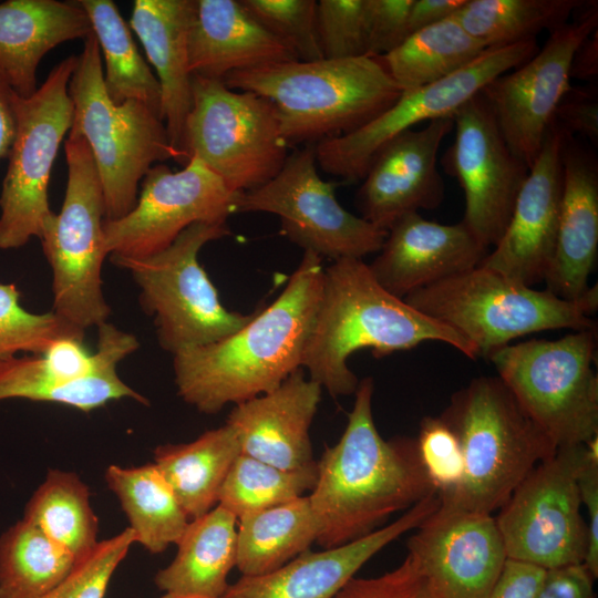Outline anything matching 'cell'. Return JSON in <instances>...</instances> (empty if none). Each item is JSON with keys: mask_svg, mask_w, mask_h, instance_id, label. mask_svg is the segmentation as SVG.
Returning a JSON list of instances; mask_svg holds the SVG:
<instances>
[{"mask_svg": "<svg viewBox=\"0 0 598 598\" xmlns=\"http://www.w3.org/2000/svg\"><path fill=\"white\" fill-rule=\"evenodd\" d=\"M322 258L305 251L282 292L226 338L173 355L178 395L204 414L277 388L301 368L317 311Z\"/></svg>", "mask_w": 598, "mask_h": 598, "instance_id": "cell-1", "label": "cell"}, {"mask_svg": "<svg viewBox=\"0 0 598 598\" xmlns=\"http://www.w3.org/2000/svg\"><path fill=\"white\" fill-rule=\"evenodd\" d=\"M340 440L326 446L308 495L322 548L363 537L390 515L437 493L420 461L415 439L384 440L373 413V380H361Z\"/></svg>", "mask_w": 598, "mask_h": 598, "instance_id": "cell-2", "label": "cell"}, {"mask_svg": "<svg viewBox=\"0 0 598 598\" xmlns=\"http://www.w3.org/2000/svg\"><path fill=\"white\" fill-rule=\"evenodd\" d=\"M425 341L446 343L472 360L480 357L456 330L388 292L362 259H340L323 269L301 368L331 396L350 395L359 384L347 363L352 353L369 348L382 358Z\"/></svg>", "mask_w": 598, "mask_h": 598, "instance_id": "cell-3", "label": "cell"}, {"mask_svg": "<svg viewBox=\"0 0 598 598\" xmlns=\"http://www.w3.org/2000/svg\"><path fill=\"white\" fill-rule=\"evenodd\" d=\"M223 82L268 100L289 147L351 133L402 93L380 59L371 56L271 63L231 72Z\"/></svg>", "mask_w": 598, "mask_h": 598, "instance_id": "cell-4", "label": "cell"}, {"mask_svg": "<svg viewBox=\"0 0 598 598\" xmlns=\"http://www.w3.org/2000/svg\"><path fill=\"white\" fill-rule=\"evenodd\" d=\"M440 416L456 434L464 463L458 486L439 495L444 506L492 515L557 451L498 377L473 379Z\"/></svg>", "mask_w": 598, "mask_h": 598, "instance_id": "cell-5", "label": "cell"}, {"mask_svg": "<svg viewBox=\"0 0 598 598\" xmlns=\"http://www.w3.org/2000/svg\"><path fill=\"white\" fill-rule=\"evenodd\" d=\"M597 287L579 301L536 290L477 266L421 288L404 301L461 333L485 357L519 337L554 329H595Z\"/></svg>", "mask_w": 598, "mask_h": 598, "instance_id": "cell-6", "label": "cell"}, {"mask_svg": "<svg viewBox=\"0 0 598 598\" xmlns=\"http://www.w3.org/2000/svg\"><path fill=\"white\" fill-rule=\"evenodd\" d=\"M69 94L73 103L70 134L89 145L103 188L105 219L122 218L136 205L138 185L148 169L169 158L176 161L165 123L138 101L115 104L109 97L93 33L78 55Z\"/></svg>", "mask_w": 598, "mask_h": 598, "instance_id": "cell-7", "label": "cell"}, {"mask_svg": "<svg viewBox=\"0 0 598 598\" xmlns=\"http://www.w3.org/2000/svg\"><path fill=\"white\" fill-rule=\"evenodd\" d=\"M596 328L556 340L509 343L485 355L497 377L556 447L598 436Z\"/></svg>", "mask_w": 598, "mask_h": 598, "instance_id": "cell-8", "label": "cell"}, {"mask_svg": "<svg viewBox=\"0 0 598 598\" xmlns=\"http://www.w3.org/2000/svg\"><path fill=\"white\" fill-rule=\"evenodd\" d=\"M226 223H195L157 254L134 258L110 255L140 288L142 309L153 318L159 346L173 355L226 338L256 315L229 311L198 261L209 241L229 236Z\"/></svg>", "mask_w": 598, "mask_h": 598, "instance_id": "cell-9", "label": "cell"}, {"mask_svg": "<svg viewBox=\"0 0 598 598\" xmlns=\"http://www.w3.org/2000/svg\"><path fill=\"white\" fill-rule=\"evenodd\" d=\"M68 182L59 214L45 223L40 238L52 270L53 312L85 331L107 321L102 267L105 199L89 145L79 135L65 142Z\"/></svg>", "mask_w": 598, "mask_h": 598, "instance_id": "cell-10", "label": "cell"}, {"mask_svg": "<svg viewBox=\"0 0 598 598\" xmlns=\"http://www.w3.org/2000/svg\"><path fill=\"white\" fill-rule=\"evenodd\" d=\"M192 94L184 130L186 163L198 158L235 193L255 189L280 172L289 146L268 100L196 75Z\"/></svg>", "mask_w": 598, "mask_h": 598, "instance_id": "cell-11", "label": "cell"}, {"mask_svg": "<svg viewBox=\"0 0 598 598\" xmlns=\"http://www.w3.org/2000/svg\"><path fill=\"white\" fill-rule=\"evenodd\" d=\"M78 63L70 55L58 63L35 93L17 96V131L0 194V249L41 238L54 214L49 183L61 142L73 123L69 82Z\"/></svg>", "mask_w": 598, "mask_h": 598, "instance_id": "cell-12", "label": "cell"}, {"mask_svg": "<svg viewBox=\"0 0 598 598\" xmlns=\"http://www.w3.org/2000/svg\"><path fill=\"white\" fill-rule=\"evenodd\" d=\"M586 444L558 447L515 488L495 517L508 559L546 570L582 564L588 527L578 475Z\"/></svg>", "mask_w": 598, "mask_h": 598, "instance_id": "cell-13", "label": "cell"}, {"mask_svg": "<svg viewBox=\"0 0 598 598\" xmlns=\"http://www.w3.org/2000/svg\"><path fill=\"white\" fill-rule=\"evenodd\" d=\"M317 166L315 144L296 150L274 178L239 194L235 214H274L291 243L333 261L378 252L388 231L343 208Z\"/></svg>", "mask_w": 598, "mask_h": 598, "instance_id": "cell-14", "label": "cell"}, {"mask_svg": "<svg viewBox=\"0 0 598 598\" xmlns=\"http://www.w3.org/2000/svg\"><path fill=\"white\" fill-rule=\"evenodd\" d=\"M538 51L536 40L487 48L452 75L419 89L403 91L383 113L360 128L315 144L318 166L326 173L359 181L377 152L420 123L453 117L495 78L527 61Z\"/></svg>", "mask_w": 598, "mask_h": 598, "instance_id": "cell-15", "label": "cell"}, {"mask_svg": "<svg viewBox=\"0 0 598 598\" xmlns=\"http://www.w3.org/2000/svg\"><path fill=\"white\" fill-rule=\"evenodd\" d=\"M138 347L134 334L107 321L97 327L94 353L86 349L84 338H59L43 353L14 357L0 369V401L53 402L85 413L121 399L147 405V399L116 371Z\"/></svg>", "mask_w": 598, "mask_h": 598, "instance_id": "cell-16", "label": "cell"}, {"mask_svg": "<svg viewBox=\"0 0 598 598\" xmlns=\"http://www.w3.org/2000/svg\"><path fill=\"white\" fill-rule=\"evenodd\" d=\"M598 4L551 31L544 47L480 92L511 151L528 168L542 151L556 110L569 91L570 68L579 45L597 30Z\"/></svg>", "mask_w": 598, "mask_h": 598, "instance_id": "cell-17", "label": "cell"}, {"mask_svg": "<svg viewBox=\"0 0 598 598\" xmlns=\"http://www.w3.org/2000/svg\"><path fill=\"white\" fill-rule=\"evenodd\" d=\"M141 183L134 208L122 218L104 219L107 256L147 257L167 248L195 223H226L240 194L196 157L181 171L155 164Z\"/></svg>", "mask_w": 598, "mask_h": 598, "instance_id": "cell-18", "label": "cell"}, {"mask_svg": "<svg viewBox=\"0 0 598 598\" xmlns=\"http://www.w3.org/2000/svg\"><path fill=\"white\" fill-rule=\"evenodd\" d=\"M453 123L441 163L464 192L462 223L488 249L503 236L529 168L508 147L481 94L454 113Z\"/></svg>", "mask_w": 598, "mask_h": 598, "instance_id": "cell-19", "label": "cell"}, {"mask_svg": "<svg viewBox=\"0 0 598 598\" xmlns=\"http://www.w3.org/2000/svg\"><path fill=\"white\" fill-rule=\"evenodd\" d=\"M408 540L432 598H488L507 560L495 517L440 506Z\"/></svg>", "mask_w": 598, "mask_h": 598, "instance_id": "cell-20", "label": "cell"}, {"mask_svg": "<svg viewBox=\"0 0 598 598\" xmlns=\"http://www.w3.org/2000/svg\"><path fill=\"white\" fill-rule=\"evenodd\" d=\"M565 132L553 122L517 195L506 229L480 266L533 287L549 271L558 234Z\"/></svg>", "mask_w": 598, "mask_h": 598, "instance_id": "cell-21", "label": "cell"}, {"mask_svg": "<svg viewBox=\"0 0 598 598\" xmlns=\"http://www.w3.org/2000/svg\"><path fill=\"white\" fill-rule=\"evenodd\" d=\"M453 126V117L437 118L383 145L373 156L355 196L360 217L388 231L404 215L439 207L445 188L437 156Z\"/></svg>", "mask_w": 598, "mask_h": 598, "instance_id": "cell-22", "label": "cell"}, {"mask_svg": "<svg viewBox=\"0 0 598 598\" xmlns=\"http://www.w3.org/2000/svg\"><path fill=\"white\" fill-rule=\"evenodd\" d=\"M439 506V494H432L363 537L319 551L308 549L265 575L241 576L223 598H333L372 556L419 527Z\"/></svg>", "mask_w": 598, "mask_h": 598, "instance_id": "cell-23", "label": "cell"}, {"mask_svg": "<svg viewBox=\"0 0 598 598\" xmlns=\"http://www.w3.org/2000/svg\"><path fill=\"white\" fill-rule=\"evenodd\" d=\"M487 250L462 221L440 224L411 213L391 226L378 256L368 266L381 287L404 299L480 266Z\"/></svg>", "mask_w": 598, "mask_h": 598, "instance_id": "cell-24", "label": "cell"}, {"mask_svg": "<svg viewBox=\"0 0 598 598\" xmlns=\"http://www.w3.org/2000/svg\"><path fill=\"white\" fill-rule=\"evenodd\" d=\"M321 391L300 368L274 390L236 404L225 424L241 454L282 470L302 468L316 462L309 430Z\"/></svg>", "mask_w": 598, "mask_h": 598, "instance_id": "cell-25", "label": "cell"}, {"mask_svg": "<svg viewBox=\"0 0 598 598\" xmlns=\"http://www.w3.org/2000/svg\"><path fill=\"white\" fill-rule=\"evenodd\" d=\"M563 192L554 258L546 289L560 299L579 301L598 249V163L596 156L566 134L561 151Z\"/></svg>", "mask_w": 598, "mask_h": 598, "instance_id": "cell-26", "label": "cell"}, {"mask_svg": "<svg viewBox=\"0 0 598 598\" xmlns=\"http://www.w3.org/2000/svg\"><path fill=\"white\" fill-rule=\"evenodd\" d=\"M187 51L192 75L219 81L235 71L298 60L240 0H193Z\"/></svg>", "mask_w": 598, "mask_h": 598, "instance_id": "cell-27", "label": "cell"}, {"mask_svg": "<svg viewBox=\"0 0 598 598\" xmlns=\"http://www.w3.org/2000/svg\"><path fill=\"white\" fill-rule=\"evenodd\" d=\"M193 0H135L130 28L156 72L162 113L176 162L186 164L184 130L193 104L187 37Z\"/></svg>", "mask_w": 598, "mask_h": 598, "instance_id": "cell-28", "label": "cell"}, {"mask_svg": "<svg viewBox=\"0 0 598 598\" xmlns=\"http://www.w3.org/2000/svg\"><path fill=\"white\" fill-rule=\"evenodd\" d=\"M76 1L7 0L0 3V72L21 97L38 90L37 69L56 45L92 34Z\"/></svg>", "mask_w": 598, "mask_h": 598, "instance_id": "cell-29", "label": "cell"}, {"mask_svg": "<svg viewBox=\"0 0 598 598\" xmlns=\"http://www.w3.org/2000/svg\"><path fill=\"white\" fill-rule=\"evenodd\" d=\"M238 519L219 505L190 519L173 561L154 577L164 592L223 598L236 566Z\"/></svg>", "mask_w": 598, "mask_h": 598, "instance_id": "cell-30", "label": "cell"}, {"mask_svg": "<svg viewBox=\"0 0 598 598\" xmlns=\"http://www.w3.org/2000/svg\"><path fill=\"white\" fill-rule=\"evenodd\" d=\"M239 454L238 440L225 424L188 443L158 445L153 463L189 519H194L215 507L220 487Z\"/></svg>", "mask_w": 598, "mask_h": 598, "instance_id": "cell-31", "label": "cell"}, {"mask_svg": "<svg viewBox=\"0 0 598 598\" xmlns=\"http://www.w3.org/2000/svg\"><path fill=\"white\" fill-rule=\"evenodd\" d=\"M105 481L130 522L135 543L152 554L177 544L190 519L154 463L134 467L112 464Z\"/></svg>", "mask_w": 598, "mask_h": 598, "instance_id": "cell-32", "label": "cell"}, {"mask_svg": "<svg viewBox=\"0 0 598 598\" xmlns=\"http://www.w3.org/2000/svg\"><path fill=\"white\" fill-rule=\"evenodd\" d=\"M316 539L308 495L246 515L237 523L236 567L241 576L268 574L308 550Z\"/></svg>", "mask_w": 598, "mask_h": 598, "instance_id": "cell-33", "label": "cell"}, {"mask_svg": "<svg viewBox=\"0 0 598 598\" xmlns=\"http://www.w3.org/2000/svg\"><path fill=\"white\" fill-rule=\"evenodd\" d=\"M76 3L89 17L104 60V84L109 97L115 104L138 101L163 120L159 82L137 50L131 28L115 2L76 0Z\"/></svg>", "mask_w": 598, "mask_h": 598, "instance_id": "cell-34", "label": "cell"}, {"mask_svg": "<svg viewBox=\"0 0 598 598\" xmlns=\"http://www.w3.org/2000/svg\"><path fill=\"white\" fill-rule=\"evenodd\" d=\"M484 50L485 45L452 16L411 33L396 49L379 59L403 92L452 75Z\"/></svg>", "mask_w": 598, "mask_h": 598, "instance_id": "cell-35", "label": "cell"}, {"mask_svg": "<svg viewBox=\"0 0 598 598\" xmlns=\"http://www.w3.org/2000/svg\"><path fill=\"white\" fill-rule=\"evenodd\" d=\"M23 519L37 526L75 560L99 543V519L91 506L87 485L78 474L48 471L29 499Z\"/></svg>", "mask_w": 598, "mask_h": 598, "instance_id": "cell-36", "label": "cell"}, {"mask_svg": "<svg viewBox=\"0 0 598 598\" xmlns=\"http://www.w3.org/2000/svg\"><path fill=\"white\" fill-rule=\"evenodd\" d=\"M75 559L25 519L0 536V598H43Z\"/></svg>", "mask_w": 598, "mask_h": 598, "instance_id": "cell-37", "label": "cell"}, {"mask_svg": "<svg viewBox=\"0 0 598 598\" xmlns=\"http://www.w3.org/2000/svg\"><path fill=\"white\" fill-rule=\"evenodd\" d=\"M582 0H466L454 14L485 48L536 40V35L567 23Z\"/></svg>", "mask_w": 598, "mask_h": 598, "instance_id": "cell-38", "label": "cell"}, {"mask_svg": "<svg viewBox=\"0 0 598 598\" xmlns=\"http://www.w3.org/2000/svg\"><path fill=\"white\" fill-rule=\"evenodd\" d=\"M317 480V462L282 470L239 454L220 487L217 505L237 519L305 496Z\"/></svg>", "mask_w": 598, "mask_h": 598, "instance_id": "cell-39", "label": "cell"}, {"mask_svg": "<svg viewBox=\"0 0 598 598\" xmlns=\"http://www.w3.org/2000/svg\"><path fill=\"white\" fill-rule=\"evenodd\" d=\"M85 337L53 311L34 313L20 303L14 283H0V369L20 352L43 353L62 337Z\"/></svg>", "mask_w": 598, "mask_h": 598, "instance_id": "cell-40", "label": "cell"}, {"mask_svg": "<svg viewBox=\"0 0 598 598\" xmlns=\"http://www.w3.org/2000/svg\"><path fill=\"white\" fill-rule=\"evenodd\" d=\"M248 12L282 41L299 61L323 59L315 0H240Z\"/></svg>", "mask_w": 598, "mask_h": 598, "instance_id": "cell-41", "label": "cell"}, {"mask_svg": "<svg viewBox=\"0 0 598 598\" xmlns=\"http://www.w3.org/2000/svg\"><path fill=\"white\" fill-rule=\"evenodd\" d=\"M134 543L135 535L130 527L99 540L43 598H104L114 571Z\"/></svg>", "mask_w": 598, "mask_h": 598, "instance_id": "cell-42", "label": "cell"}, {"mask_svg": "<svg viewBox=\"0 0 598 598\" xmlns=\"http://www.w3.org/2000/svg\"><path fill=\"white\" fill-rule=\"evenodd\" d=\"M365 0H320L317 31L323 59L367 56Z\"/></svg>", "mask_w": 598, "mask_h": 598, "instance_id": "cell-43", "label": "cell"}, {"mask_svg": "<svg viewBox=\"0 0 598 598\" xmlns=\"http://www.w3.org/2000/svg\"><path fill=\"white\" fill-rule=\"evenodd\" d=\"M424 471L440 496L453 492L464 470L462 448L454 431L441 416H425L415 439Z\"/></svg>", "mask_w": 598, "mask_h": 598, "instance_id": "cell-44", "label": "cell"}, {"mask_svg": "<svg viewBox=\"0 0 598 598\" xmlns=\"http://www.w3.org/2000/svg\"><path fill=\"white\" fill-rule=\"evenodd\" d=\"M333 598H432L416 560L408 553L394 569L371 578L353 577Z\"/></svg>", "mask_w": 598, "mask_h": 598, "instance_id": "cell-45", "label": "cell"}, {"mask_svg": "<svg viewBox=\"0 0 598 598\" xmlns=\"http://www.w3.org/2000/svg\"><path fill=\"white\" fill-rule=\"evenodd\" d=\"M412 3L413 0H365L367 56H383L409 37Z\"/></svg>", "mask_w": 598, "mask_h": 598, "instance_id": "cell-46", "label": "cell"}, {"mask_svg": "<svg viewBox=\"0 0 598 598\" xmlns=\"http://www.w3.org/2000/svg\"><path fill=\"white\" fill-rule=\"evenodd\" d=\"M580 502L588 513V548L584 566L598 576V436L586 443V456L578 475Z\"/></svg>", "mask_w": 598, "mask_h": 598, "instance_id": "cell-47", "label": "cell"}, {"mask_svg": "<svg viewBox=\"0 0 598 598\" xmlns=\"http://www.w3.org/2000/svg\"><path fill=\"white\" fill-rule=\"evenodd\" d=\"M554 120L566 134L573 137L580 135L597 144L598 100L596 92L570 87L560 101Z\"/></svg>", "mask_w": 598, "mask_h": 598, "instance_id": "cell-48", "label": "cell"}, {"mask_svg": "<svg viewBox=\"0 0 598 598\" xmlns=\"http://www.w3.org/2000/svg\"><path fill=\"white\" fill-rule=\"evenodd\" d=\"M546 569L508 559L488 598H537Z\"/></svg>", "mask_w": 598, "mask_h": 598, "instance_id": "cell-49", "label": "cell"}, {"mask_svg": "<svg viewBox=\"0 0 598 598\" xmlns=\"http://www.w3.org/2000/svg\"><path fill=\"white\" fill-rule=\"evenodd\" d=\"M594 580L584 564L548 569L537 598H596Z\"/></svg>", "mask_w": 598, "mask_h": 598, "instance_id": "cell-50", "label": "cell"}, {"mask_svg": "<svg viewBox=\"0 0 598 598\" xmlns=\"http://www.w3.org/2000/svg\"><path fill=\"white\" fill-rule=\"evenodd\" d=\"M466 0H413L408 27L409 35L454 16Z\"/></svg>", "mask_w": 598, "mask_h": 598, "instance_id": "cell-51", "label": "cell"}, {"mask_svg": "<svg viewBox=\"0 0 598 598\" xmlns=\"http://www.w3.org/2000/svg\"><path fill=\"white\" fill-rule=\"evenodd\" d=\"M18 94L0 72V159L8 157L17 131L16 101Z\"/></svg>", "mask_w": 598, "mask_h": 598, "instance_id": "cell-52", "label": "cell"}, {"mask_svg": "<svg viewBox=\"0 0 598 598\" xmlns=\"http://www.w3.org/2000/svg\"><path fill=\"white\" fill-rule=\"evenodd\" d=\"M598 74V33L594 31L575 52L570 78L592 79Z\"/></svg>", "mask_w": 598, "mask_h": 598, "instance_id": "cell-53", "label": "cell"}, {"mask_svg": "<svg viewBox=\"0 0 598 598\" xmlns=\"http://www.w3.org/2000/svg\"><path fill=\"white\" fill-rule=\"evenodd\" d=\"M161 598H204V597H196V596H187V595H178V594L165 592V595L162 596Z\"/></svg>", "mask_w": 598, "mask_h": 598, "instance_id": "cell-54", "label": "cell"}]
</instances>
